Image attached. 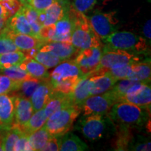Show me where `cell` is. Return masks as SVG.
Returning a JSON list of instances; mask_svg holds the SVG:
<instances>
[{
    "instance_id": "74e56055",
    "label": "cell",
    "mask_w": 151,
    "mask_h": 151,
    "mask_svg": "<svg viewBox=\"0 0 151 151\" xmlns=\"http://www.w3.org/2000/svg\"><path fill=\"white\" fill-rule=\"evenodd\" d=\"M20 50L17 48L13 39L2 29L0 32V54Z\"/></svg>"
},
{
    "instance_id": "bcb514c9",
    "label": "cell",
    "mask_w": 151,
    "mask_h": 151,
    "mask_svg": "<svg viewBox=\"0 0 151 151\" xmlns=\"http://www.w3.org/2000/svg\"><path fill=\"white\" fill-rule=\"evenodd\" d=\"M11 127H12V125H6V124L1 123V122H0V135L5 133V132L8 129H10Z\"/></svg>"
},
{
    "instance_id": "7a4b0ae2",
    "label": "cell",
    "mask_w": 151,
    "mask_h": 151,
    "mask_svg": "<svg viewBox=\"0 0 151 151\" xmlns=\"http://www.w3.org/2000/svg\"><path fill=\"white\" fill-rule=\"evenodd\" d=\"M85 76L74 61L62 62L50 75V83L55 91L70 94Z\"/></svg>"
},
{
    "instance_id": "44dd1931",
    "label": "cell",
    "mask_w": 151,
    "mask_h": 151,
    "mask_svg": "<svg viewBox=\"0 0 151 151\" xmlns=\"http://www.w3.org/2000/svg\"><path fill=\"white\" fill-rule=\"evenodd\" d=\"M151 64L150 58L142 62L132 63L131 72L127 79L140 81L145 83L150 84Z\"/></svg>"
},
{
    "instance_id": "e0dca14e",
    "label": "cell",
    "mask_w": 151,
    "mask_h": 151,
    "mask_svg": "<svg viewBox=\"0 0 151 151\" xmlns=\"http://www.w3.org/2000/svg\"><path fill=\"white\" fill-rule=\"evenodd\" d=\"M3 29L10 36L17 48L21 51L26 52L35 49L39 50L41 47L46 44L45 41L33 36L24 35V34H13L9 32L4 28H3Z\"/></svg>"
},
{
    "instance_id": "4fadbf2b",
    "label": "cell",
    "mask_w": 151,
    "mask_h": 151,
    "mask_svg": "<svg viewBox=\"0 0 151 151\" xmlns=\"http://www.w3.org/2000/svg\"><path fill=\"white\" fill-rule=\"evenodd\" d=\"M15 97V124L21 127L31 118L35 111L29 98L19 94H14Z\"/></svg>"
},
{
    "instance_id": "9a60e30c",
    "label": "cell",
    "mask_w": 151,
    "mask_h": 151,
    "mask_svg": "<svg viewBox=\"0 0 151 151\" xmlns=\"http://www.w3.org/2000/svg\"><path fill=\"white\" fill-rule=\"evenodd\" d=\"M120 101H124L138 106L150 109L151 88L150 84L144 83L130 93L124 95Z\"/></svg>"
},
{
    "instance_id": "836d02e7",
    "label": "cell",
    "mask_w": 151,
    "mask_h": 151,
    "mask_svg": "<svg viewBox=\"0 0 151 151\" xmlns=\"http://www.w3.org/2000/svg\"><path fill=\"white\" fill-rule=\"evenodd\" d=\"M0 72L7 76L11 79H14V80L18 81H22L32 78V76H30L27 71L22 69L20 67V65L12 66V67L8 68L1 69H0Z\"/></svg>"
},
{
    "instance_id": "1f68e13d",
    "label": "cell",
    "mask_w": 151,
    "mask_h": 151,
    "mask_svg": "<svg viewBox=\"0 0 151 151\" xmlns=\"http://www.w3.org/2000/svg\"><path fill=\"white\" fill-rule=\"evenodd\" d=\"M33 59L45 66L47 69H50L59 65L62 62L59 58L48 51H38L34 55Z\"/></svg>"
},
{
    "instance_id": "4316f807",
    "label": "cell",
    "mask_w": 151,
    "mask_h": 151,
    "mask_svg": "<svg viewBox=\"0 0 151 151\" xmlns=\"http://www.w3.org/2000/svg\"><path fill=\"white\" fill-rule=\"evenodd\" d=\"M47 119L48 118L45 114L44 109H41L40 110L35 111L29 120L20 127L21 128L22 132L29 135L42 127L46 122Z\"/></svg>"
},
{
    "instance_id": "e575fe53",
    "label": "cell",
    "mask_w": 151,
    "mask_h": 151,
    "mask_svg": "<svg viewBox=\"0 0 151 151\" xmlns=\"http://www.w3.org/2000/svg\"><path fill=\"white\" fill-rule=\"evenodd\" d=\"M20 83L21 81H15L4 74H0V94L17 92Z\"/></svg>"
},
{
    "instance_id": "5bb4252c",
    "label": "cell",
    "mask_w": 151,
    "mask_h": 151,
    "mask_svg": "<svg viewBox=\"0 0 151 151\" xmlns=\"http://www.w3.org/2000/svg\"><path fill=\"white\" fill-rule=\"evenodd\" d=\"M39 51H48L59 58L62 62L69 60L79 50L71 44L66 41H50L39 49Z\"/></svg>"
},
{
    "instance_id": "f546056e",
    "label": "cell",
    "mask_w": 151,
    "mask_h": 151,
    "mask_svg": "<svg viewBox=\"0 0 151 151\" xmlns=\"http://www.w3.org/2000/svg\"><path fill=\"white\" fill-rule=\"evenodd\" d=\"M21 128L15 124L7 130L2 136L3 150H14V145L22 133Z\"/></svg>"
},
{
    "instance_id": "ac0fdd59",
    "label": "cell",
    "mask_w": 151,
    "mask_h": 151,
    "mask_svg": "<svg viewBox=\"0 0 151 151\" xmlns=\"http://www.w3.org/2000/svg\"><path fill=\"white\" fill-rule=\"evenodd\" d=\"M118 81L116 78L108 73L100 75L90 76V96L104 93L110 90Z\"/></svg>"
},
{
    "instance_id": "7dc6e473",
    "label": "cell",
    "mask_w": 151,
    "mask_h": 151,
    "mask_svg": "<svg viewBox=\"0 0 151 151\" xmlns=\"http://www.w3.org/2000/svg\"><path fill=\"white\" fill-rule=\"evenodd\" d=\"M6 22V20H0V32H1V31L2 30L3 28L4 27Z\"/></svg>"
},
{
    "instance_id": "3957f363",
    "label": "cell",
    "mask_w": 151,
    "mask_h": 151,
    "mask_svg": "<svg viewBox=\"0 0 151 151\" xmlns=\"http://www.w3.org/2000/svg\"><path fill=\"white\" fill-rule=\"evenodd\" d=\"M73 22L70 42L80 51L93 46H101L99 37L94 33L86 15L71 7L69 9Z\"/></svg>"
},
{
    "instance_id": "ffe728a7",
    "label": "cell",
    "mask_w": 151,
    "mask_h": 151,
    "mask_svg": "<svg viewBox=\"0 0 151 151\" xmlns=\"http://www.w3.org/2000/svg\"><path fill=\"white\" fill-rule=\"evenodd\" d=\"M15 117L14 95L0 94V122L6 125H12Z\"/></svg>"
},
{
    "instance_id": "484cf974",
    "label": "cell",
    "mask_w": 151,
    "mask_h": 151,
    "mask_svg": "<svg viewBox=\"0 0 151 151\" xmlns=\"http://www.w3.org/2000/svg\"><path fill=\"white\" fill-rule=\"evenodd\" d=\"M73 104L69 94H65L54 90L51 97L50 98L48 103L43 108L45 114L47 118H48L62 106L66 104Z\"/></svg>"
},
{
    "instance_id": "f1b7e54d",
    "label": "cell",
    "mask_w": 151,
    "mask_h": 151,
    "mask_svg": "<svg viewBox=\"0 0 151 151\" xmlns=\"http://www.w3.org/2000/svg\"><path fill=\"white\" fill-rule=\"evenodd\" d=\"M26 58V55L21 50L0 54V69L20 65Z\"/></svg>"
},
{
    "instance_id": "7bdbcfd3",
    "label": "cell",
    "mask_w": 151,
    "mask_h": 151,
    "mask_svg": "<svg viewBox=\"0 0 151 151\" xmlns=\"http://www.w3.org/2000/svg\"><path fill=\"white\" fill-rule=\"evenodd\" d=\"M60 137H52L41 150H59Z\"/></svg>"
},
{
    "instance_id": "7c38bea8",
    "label": "cell",
    "mask_w": 151,
    "mask_h": 151,
    "mask_svg": "<svg viewBox=\"0 0 151 151\" xmlns=\"http://www.w3.org/2000/svg\"><path fill=\"white\" fill-rule=\"evenodd\" d=\"M4 28L10 33L24 34V35H29L36 37L24 14L22 6L14 16H12L6 20Z\"/></svg>"
},
{
    "instance_id": "d6a6232c",
    "label": "cell",
    "mask_w": 151,
    "mask_h": 151,
    "mask_svg": "<svg viewBox=\"0 0 151 151\" xmlns=\"http://www.w3.org/2000/svg\"><path fill=\"white\" fill-rule=\"evenodd\" d=\"M41 80H43V79L31 78L21 81L20 87H19V89L17 91L18 92V93H17V94H19V95H21L22 97L29 98V99L34 91L37 88V87L41 83Z\"/></svg>"
},
{
    "instance_id": "681fc988",
    "label": "cell",
    "mask_w": 151,
    "mask_h": 151,
    "mask_svg": "<svg viewBox=\"0 0 151 151\" xmlns=\"http://www.w3.org/2000/svg\"><path fill=\"white\" fill-rule=\"evenodd\" d=\"M3 134L0 135V151L3 150V146H2V136H3Z\"/></svg>"
},
{
    "instance_id": "2e32d148",
    "label": "cell",
    "mask_w": 151,
    "mask_h": 151,
    "mask_svg": "<svg viewBox=\"0 0 151 151\" xmlns=\"http://www.w3.org/2000/svg\"><path fill=\"white\" fill-rule=\"evenodd\" d=\"M71 7L69 0H56L45 12V21L43 26L55 24L62 17L67 14Z\"/></svg>"
},
{
    "instance_id": "83f0119b",
    "label": "cell",
    "mask_w": 151,
    "mask_h": 151,
    "mask_svg": "<svg viewBox=\"0 0 151 151\" xmlns=\"http://www.w3.org/2000/svg\"><path fill=\"white\" fill-rule=\"evenodd\" d=\"M51 137L52 136L43 126L28 135V140L33 150H41Z\"/></svg>"
},
{
    "instance_id": "5b68a950",
    "label": "cell",
    "mask_w": 151,
    "mask_h": 151,
    "mask_svg": "<svg viewBox=\"0 0 151 151\" xmlns=\"http://www.w3.org/2000/svg\"><path fill=\"white\" fill-rule=\"evenodd\" d=\"M81 112L77 106L66 104L48 117L43 127L52 137H61L69 132Z\"/></svg>"
},
{
    "instance_id": "7402d4cb",
    "label": "cell",
    "mask_w": 151,
    "mask_h": 151,
    "mask_svg": "<svg viewBox=\"0 0 151 151\" xmlns=\"http://www.w3.org/2000/svg\"><path fill=\"white\" fill-rule=\"evenodd\" d=\"M90 75L83 77L76 86L73 92L69 94L73 104L81 109L86 99L90 96Z\"/></svg>"
},
{
    "instance_id": "ee69618b",
    "label": "cell",
    "mask_w": 151,
    "mask_h": 151,
    "mask_svg": "<svg viewBox=\"0 0 151 151\" xmlns=\"http://www.w3.org/2000/svg\"><path fill=\"white\" fill-rule=\"evenodd\" d=\"M150 20H147V22L144 24L143 27V38L146 39L147 43H148V45L150 46V42H151V34H150V27H151V23H150Z\"/></svg>"
},
{
    "instance_id": "c3c4849f",
    "label": "cell",
    "mask_w": 151,
    "mask_h": 151,
    "mask_svg": "<svg viewBox=\"0 0 151 151\" xmlns=\"http://www.w3.org/2000/svg\"><path fill=\"white\" fill-rule=\"evenodd\" d=\"M18 1L22 5H27V4H29L30 0H18Z\"/></svg>"
},
{
    "instance_id": "f6af8a7d",
    "label": "cell",
    "mask_w": 151,
    "mask_h": 151,
    "mask_svg": "<svg viewBox=\"0 0 151 151\" xmlns=\"http://www.w3.org/2000/svg\"><path fill=\"white\" fill-rule=\"evenodd\" d=\"M9 18V15L7 14L6 11L4 6L1 0H0V20H7Z\"/></svg>"
},
{
    "instance_id": "d6986e66",
    "label": "cell",
    "mask_w": 151,
    "mask_h": 151,
    "mask_svg": "<svg viewBox=\"0 0 151 151\" xmlns=\"http://www.w3.org/2000/svg\"><path fill=\"white\" fill-rule=\"evenodd\" d=\"M55 34L52 41L70 42L73 28V22L69 11L55 24Z\"/></svg>"
},
{
    "instance_id": "b9f144b4",
    "label": "cell",
    "mask_w": 151,
    "mask_h": 151,
    "mask_svg": "<svg viewBox=\"0 0 151 151\" xmlns=\"http://www.w3.org/2000/svg\"><path fill=\"white\" fill-rule=\"evenodd\" d=\"M55 1L56 0H30L29 5L36 11L41 12L46 11Z\"/></svg>"
},
{
    "instance_id": "d590c367",
    "label": "cell",
    "mask_w": 151,
    "mask_h": 151,
    "mask_svg": "<svg viewBox=\"0 0 151 151\" xmlns=\"http://www.w3.org/2000/svg\"><path fill=\"white\" fill-rule=\"evenodd\" d=\"M118 140L116 142L117 150H127L128 145L132 139V135L130 134V128L123 126L118 125Z\"/></svg>"
},
{
    "instance_id": "30bf717a",
    "label": "cell",
    "mask_w": 151,
    "mask_h": 151,
    "mask_svg": "<svg viewBox=\"0 0 151 151\" xmlns=\"http://www.w3.org/2000/svg\"><path fill=\"white\" fill-rule=\"evenodd\" d=\"M102 55L101 46H93L81 50L73 60L84 76L91 74L97 69Z\"/></svg>"
},
{
    "instance_id": "d4e9b609",
    "label": "cell",
    "mask_w": 151,
    "mask_h": 151,
    "mask_svg": "<svg viewBox=\"0 0 151 151\" xmlns=\"http://www.w3.org/2000/svg\"><path fill=\"white\" fill-rule=\"evenodd\" d=\"M22 69L29 73L30 76L37 79H48L50 78V73L48 69L31 58H27L20 65Z\"/></svg>"
},
{
    "instance_id": "8992f818",
    "label": "cell",
    "mask_w": 151,
    "mask_h": 151,
    "mask_svg": "<svg viewBox=\"0 0 151 151\" xmlns=\"http://www.w3.org/2000/svg\"><path fill=\"white\" fill-rule=\"evenodd\" d=\"M141 61L140 57L135 53L122 50H107L102 48V55L99 65L95 71L90 76L100 75L116 66L134 63Z\"/></svg>"
},
{
    "instance_id": "6da1fadb",
    "label": "cell",
    "mask_w": 151,
    "mask_h": 151,
    "mask_svg": "<svg viewBox=\"0 0 151 151\" xmlns=\"http://www.w3.org/2000/svg\"><path fill=\"white\" fill-rule=\"evenodd\" d=\"M150 109L124 101L114 104L109 111V117L117 125L129 128L144 127L150 118Z\"/></svg>"
},
{
    "instance_id": "603a6c76",
    "label": "cell",
    "mask_w": 151,
    "mask_h": 151,
    "mask_svg": "<svg viewBox=\"0 0 151 151\" xmlns=\"http://www.w3.org/2000/svg\"><path fill=\"white\" fill-rule=\"evenodd\" d=\"M144 83H145L140 81L130 80L127 78L121 79L117 81L110 91L116 98L117 102H119L120 99L124 95L130 93Z\"/></svg>"
},
{
    "instance_id": "9c48e42d",
    "label": "cell",
    "mask_w": 151,
    "mask_h": 151,
    "mask_svg": "<svg viewBox=\"0 0 151 151\" xmlns=\"http://www.w3.org/2000/svg\"><path fill=\"white\" fill-rule=\"evenodd\" d=\"M116 11L109 13L97 12L88 18L91 27L100 39L105 38L116 31L118 20L116 18Z\"/></svg>"
},
{
    "instance_id": "52a82bcc",
    "label": "cell",
    "mask_w": 151,
    "mask_h": 151,
    "mask_svg": "<svg viewBox=\"0 0 151 151\" xmlns=\"http://www.w3.org/2000/svg\"><path fill=\"white\" fill-rule=\"evenodd\" d=\"M106 115H89L83 116L76 124L79 130L86 139L96 141L102 139L108 129V120Z\"/></svg>"
},
{
    "instance_id": "f35d334b",
    "label": "cell",
    "mask_w": 151,
    "mask_h": 151,
    "mask_svg": "<svg viewBox=\"0 0 151 151\" xmlns=\"http://www.w3.org/2000/svg\"><path fill=\"white\" fill-rule=\"evenodd\" d=\"M132 67V63L125 64V65H122L116 66L111 69H109L106 73H108L109 74L112 76L117 80H121V79L127 78L128 76L131 72Z\"/></svg>"
},
{
    "instance_id": "60d3db41",
    "label": "cell",
    "mask_w": 151,
    "mask_h": 151,
    "mask_svg": "<svg viewBox=\"0 0 151 151\" xmlns=\"http://www.w3.org/2000/svg\"><path fill=\"white\" fill-rule=\"evenodd\" d=\"M14 150H33V149L29 145L27 134L22 132V134L20 135V137L15 143Z\"/></svg>"
},
{
    "instance_id": "277c9868",
    "label": "cell",
    "mask_w": 151,
    "mask_h": 151,
    "mask_svg": "<svg viewBox=\"0 0 151 151\" xmlns=\"http://www.w3.org/2000/svg\"><path fill=\"white\" fill-rule=\"evenodd\" d=\"M104 49L122 50L132 53L141 54L148 49V43L144 38L130 32H114L102 40Z\"/></svg>"
},
{
    "instance_id": "ba28073f",
    "label": "cell",
    "mask_w": 151,
    "mask_h": 151,
    "mask_svg": "<svg viewBox=\"0 0 151 151\" xmlns=\"http://www.w3.org/2000/svg\"><path fill=\"white\" fill-rule=\"evenodd\" d=\"M117 103L116 98L110 90L104 93L91 95L83 102L81 110L83 116L89 115H107L114 104Z\"/></svg>"
},
{
    "instance_id": "8fae6325",
    "label": "cell",
    "mask_w": 151,
    "mask_h": 151,
    "mask_svg": "<svg viewBox=\"0 0 151 151\" xmlns=\"http://www.w3.org/2000/svg\"><path fill=\"white\" fill-rule=\"evenodd\" d=\"M53 92V88L49 78L41 80L29 98L35 112L44 108Z\"/></svg>"
},
{
    "instance_id": "816d5d0a",
    "label": "cell",
    "mask_w": 151,
    "mask_h": 151,
    "mask_svg": "<svg viewBox=\"0 0 151 151\" xmlns=\"http://www.w3.org/2000/svg\"><path fill=\"white\" fill-rule=\"evenodd\" d=\"M146 1H148V2H150V1H151V0H146Z\"/></svg>"
},
{
    "instance_id": "cb8c5ba5",
    "label": "cell",
    "mask_w": 151,
    "mask_h": 151,
    "mask_svg": "<svg viewBox=\"0 0 151 151\" xmlns=\"http://www.w3.org/2000/svg\"><path fill=\"white\" fill-rule=\"evenodd\" d=\"M88 146L72 132H67L60 137V148L62 151H84Z\"/></svg>"
},
{
    "instance_id": "4dcf8cb0",
    "label": "cell",
    "mask_w": 151,
    "mask_h": 151,
    "mask_svg": "<svg viewBox=\"0 0 151 151\" xmlns=\"http://www.w3.org/2000/svg\"><path fill=\"white\" fill-rule=\"evenodd\" d=\"M22 9L24 11L26 18H27V20L29 22L34 35L36 37L39 39V32H40L41 28L42 27L38 21V16H39V12L34 9L29 4L22 5Z\"/></svg>"
},
{
    "instance_id": "f907efd6",
    "label": "cell",
    "mask_w": 151,
    "mask_h": 151,
    "mask_svg": "<svg viewBox=\"0 0 151 151\" xmlns=\"http://www.w3.org/2000/svg\"><path fill=\"white\" fill-rule=\"evenodd\" d=\"M112 1V0H102V2H103V4L104 5H106L107 4H108L109 1Z\"/></svg>"
},
{
    "instance_id": "8d00e7d4",
    "label": "cell",
    "mask_w": 151,
    "mask_h": 151,
    "mask_svg": "<svg viewBox=\"0 0 151 151\" xmlns=\"http://www.w3.org/2000/svg\"><path fill=\"white\" fill-rule=\"evenodd\" d=\"M150 141L143 136L132 137L127 147V150H150Z\"/></svg>"
},
{
    "instance_id": "ab89813d",
    "label": "cell",
    "mask_w": 151,
    "mask_h": 151,
    "mask_svg": "<svg viewBox=\"0 0 151 151\" xmlns=\"http://www.w3.org/2000/svg\"><path fill=\"white\" fill-rule=\"evenodd\" d=\"M97 0H73L72 8L78 12L86 14L94 8Z\"/></svg>"
}]
</instances>
